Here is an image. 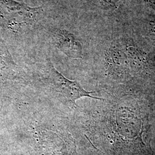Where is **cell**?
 <instances>
[{
	"label": "cell",
	"mask_w": 155,
	"mask_h": 155,
	"mask_svg": "<svg viewBox=\"0 0 155 155\" xmlns=\"http://www.w3.org/2000/svg\"><path fill=\"white\" fill-rule=\"evenodd\" d=\"M46 78L50 86L63 99L71 102L74 106H77L76 101L83 97L101 100L91 96L90 94L94 92L84 90L77 81H70L64 77L50 62L47 67Z\"/></svg>",
	"instance_id": "1"
},
{
	"label": "cell",
	"mask_w": 155,
	"mask_h": 155,
	"mask_svg": "<svg viewBox=\"0 0 155 155\" xmlns=\"http://www.w3.org/2000/svg\"><path fill=\"white\" fill-rule=\"evenodd\" d=\"M52 33L56 46L63 53L72 59L82 58V45L72 33L61 29H54Z\"/></svg>",
	"instance_id": "2"
},
{
	"label": "cell",
	"mask_w": 155,
	"mask_h": 155,
	"mask_svg": "<svg viewBox=\"0 0 155 155\" xmlns=\"http://www.w3.org/2000/svg\"><path fill=\"white\" fill-rule=\"evenodd\" d=\"M147 31L150 38L155 41V15H150L148 18Z\"/></svg>",
	"instance_id": "3"
},
{
	"label": "cell",
	"mask_w": 155,
	"mask_h": 155,
	"mask_svg": "<svg viewBox=\"0 0 155 155\" xmlns=\"http://www.w3.org/2000/svg\"><path fill=\"white\" fill-rule=\"evenodd\" d=\"M100 2H102V4L109 6L114 7L121 1V0H98Z\"/></svg>",
	"instance_id": "4"
},
{
	"label": "cell",
	"mask_w": 155,
	"mask_h": 155,
	"mask_svg": "<svg viewBox=\"0 0 155 155\" xmlns=\"http://www.w3.org/2000/svg\"><path fill=\"white\" fill-rule=\"evenodd\" d=\"M144 1L155 11V0H144Z\"/></svg>",
	"instance_id": "5"
}]
</instances>
